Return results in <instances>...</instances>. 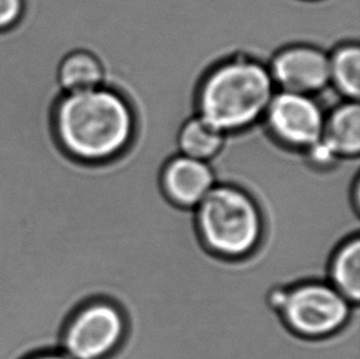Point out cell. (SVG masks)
Wrapping results in <instances>:
<instances>
[{
    "instance_id": "1",
    "label": "cell",
    "mask_w": 360,
    "mask_h": 359,
    "mask_svg": "<svg viewBox=\"0 0 360 359\" xmlns=\"http://www.w3.org/2000/svg\"><path fill=\"white\" fill-rule=\"evenodd\" d=\"M53 127L59 144L69 156L100 163L126 151L136 133V117L126 97L100 87L59 97Z\"/></svg>"
},
{
    "instance_id": "2",
    "label": "cell",
    "mask_w": 360,
    "mask_h": 359,
    "mask_svg": "<svg viewBox=\"0 0 360 359\" xmlns=\"http://www.w3.org/2000/svg\"><path fill=\"white\" fill-rule=\"evenodd\" d=\"M277 89L267 64L236 54L210 69L197 96V115L226 133L261 122Z\"/></svg>"
},
{
    "instance_id": "3",
    "label": "cell",
    "mask_w": 360,
    "mask_h": 359,
    "mask_svg": "<svg viewBox=\"0 0 360 359\" xmlns=\"http://www.w3.org/2000/svg\"><path fill=\"white\" fill-rule=\"evenodd\" d=\"M193 213L200 241L215 256L246 258L262 243L264 219L259 204L236 184H215Z\"/></svg>"
},
{
    "instance_id": "4",
    "label": "cell",
    "mask_w": 360,
    "mask_h": 359,
    "mask_svg": "<svg viewBox=\"0 0 360 359\" xmlns=\"http://www.w3.org/2000/svg\"><path fill=\"white\" fill-rule=\"evenodd\" d=\"M359 309L327 279H307L289 288L281 315L295 335L316 340L343 330Z\"/></svg>"
},
{
    "instance_id": "5",
    "label": "cell",
    "mask_w": 360,
    "mask_h": 359,
    "mask_svg": "<svg viewBox=\"0 0 360 359\" xmlns=\"http://www.w3.org/2000/svg\"><path fill=\"white\" fill-rule=\"evenodd\" d=\"M127 316L118 303L95 299L74 313L64 329L60 352L70 359H105L122 345Z\"/></svg>"
},
{
    "instance_id": "6",
    "label": "cell",
    "mask_w": 360,
    "mask_h": 359,
    "mask_svg": "<svg viewBox=\"0 0 360 359\" xmlns=\"http://www.w3.org/2000/svg\"><path fill=\"white\" fill-rule=\"evenodd\" d=\"M325 117L326 110L316 97L276 92L262 121L283 146L305 151L321 139Z\"/></svg>"
},
{
    "instance_id": "7",
    "label": "cell",
    "mask_w": 360,
    "mask_h": 359,
    "mask_svg": "<svg viewBox=\"0 0 360 359\" xmlns=\"http://www.w3.org/2000/svg\"><path fill=\"white\" fill-rule=\"evenodd\" d=\"M277 92L317 96L331 87L330 56L310 44L283 49L268 63Z\"/></svg>"
},
{
    "instance_id": "8",
    "label": "cell",
    "mask_w": 360,
    "mask_h": 359,
    "mask_svg": "<svg viewBox=\"0 0 360 359\" xmlns=\"http://www.w3.org/2000/svg\"><path fill=\"white\" fill-rule=\"evenodd\" d=\"M217 184L208 161L190 156H174L161 174V186L167 199L181 208L195 209Z\"/></svg>"
},
{
    "instance_id": "9",
    "label": "cell",
    "mask_w": 360,
    "mask_h": 359,
    "mask_svg": "<svg viewBox=\"0 0 360 359\" xmlns=\"http://www.w3.org/2000/svg\"><path fill=\"white\" fill-rule=\"evenodd\" d=\"M321 139L340 158L360 156L359 101L343 100L328 110Z\"/></svg>"
},
{
    "instance_id": "10",
    "label": "cell",
    "mask_w": 360,
    "mask_h": 359,
    "mask_svg": "<svg viewBox=\"0 0 360 359\" xmlns=\"http://www.w3.org/2000/svg\"><path fill=\"white\" fill-rule=\"evenodd\" d=\"M327 281L354 306H360V234L337 246L327 266Z\"/></svg>"
},
{
    "instance_id": "11",
    "label": "cell",
    "mask_w": 360,
    "mask_h": 359,
    "mask_svg": "<svg viewBox=\"0 0 360 359\" xmlns=\"http://www.w3.org/2000/svg\"><path fill=\"white\" fill-rule=\"evenodd\" d=\"M103 64L95 54L78 49L64 57L58 67V83L63 94L86 92L103 87Z\"/></svg>"
},
{
    "instance_id": "12",
    "label": "cell",
    "mask_w": 360,
    "mask_h": 359,
    "mask_svg": "<svg viewBox=\"0 0 360 359\" xmlns=\"http://www.w3.org/2000/svg\"><path fill=\"white\" fill-rule=\"evenodd\" d=\"M224 132L195 115L182 125L179 133V151L182 156L210 161L224 146Z\"/></svg>"
},
{
    "instance_id": "13",
    "label": "cell",
    "mask_w": 360,
    "mask_h": 359,
    "mask_svg": "<svg viewBox=\"0 0 360 359\" xmlns=\"http://www.w3.org/2000/svg\"><path fill=\"white\" fill-rule=\"evenodd\" d=\"M328 56L333 90L345 100L359 101L360 44H342Z\"/></svg>"
},
{
    "instance_id": "14",
    "label": "cell",
    "mask_w": 360,
    "mask_h": 359,
    "mask_svg": "<svg viewBox=\"0 0 360 359\" xmlns=\"http://www.w3.org/2000/svg\"><path fill=\"white\" fill-rule=\"evenodd\" d=\"M24 11V0H0V30L14 26Z\"/></svg>"
},
{
    "instance_id": "15",
    "label": "cell",
    "mask_w": 360,
    "mask_h": 359,
    "mask_svg": "<svg viewBox=\"0 0 360 359\" xmlns=\"http://www.w3.org/2000/svg\"><path fill=\"white\" fill-rule=\"evenodd\" d=\"M30 359H70L67 355L62 353L60 351L58 352H47V353H42V355H34L32 358Z\"/></svg>"
}]
</instances>
